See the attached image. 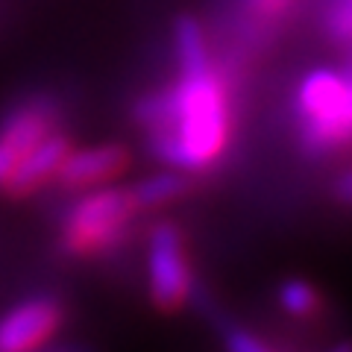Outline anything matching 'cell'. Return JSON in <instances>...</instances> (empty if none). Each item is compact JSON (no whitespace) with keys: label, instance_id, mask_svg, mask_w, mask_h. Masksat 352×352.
<instances>
[{"label":"cell","instance_id":"7c38bea8","mask_svg":"<svg viewBox=\"0 0 352 352\" xmlns=\"http://www.w3.org/2000/svg\"><path fill=\"white\" fill-rule=\"evenodd\" d=\"M326 30L338 41H352V0H332L326 12Z\"/></svg>","mask_w":352,"mask_h":352},{"label":"cell","instance_id":"9a60e30c","mask_svg":"<svg viewBox=\"0 0 352 352\" xmlns=\"http://www.w3.org/2000/svg\"><path fill=\"white\" fill-rule=\"evenodd\" d=\"M326 352H352V338H344V340H338V344H332Z\"/></svg>","mask_w":352,"mask_h":352},{"label":"cell","instance_id":"5b68a950","mask_svg":"<svg viewBox=\"0 0 352 352\" xmlns=\"http://www.w3.org/2000/svg\"><path fill=\"white\" fill-rule=\"evenodd\" d=\"M68 323V305L53 294L27 296L0 317V352H41Z\"/></svg>","mask_w":352,"mask_h":352},{"label":"cell","instance_id":"4fadbf2b","mask_svg":"<svg viewBox=\"0 0 352 352\" xmlns=\"http://www.w3.org/2000/svg\"><path fill=\"white\" fill-rule=\"evenodd\" d=\"M294 3L296 0H241L244 15L250 21H258V24H273V21H279Z\"/></svg>","mask_w":352,"mask_h":352},{"label":"cell","instance_id":"8fae6325","mask_svg":"<svg viewBox=\"0 0 352 352\" xmlns=\"http://www.w3.org/2000/svg\"><path fill=\"white\" fill-rule=\"evenodd\" d=\"M223 349L226 352H279L267 344L261 335H256L247 326H226L223 329Z\"/></svg>","mask_w":352,"mask_h":352},{"label":"cell","instance_id":"9c48e42d","mask_svg":"<svg viewBox=\"0 0 352 352\" xmlns=\"http://www.w3.org/2000/svg\"><path fill=\"white\" fill-rule=\"evenodd\" d=\"M276 305L291 320H317L326 311V296L311 279L305 276H288L276 288Z\"/></svg>","mask_w":352,"mask_h":352},{"label":"cell","instance_id":"52a82bcc","mask_svg":"<svg viewBox=\"0 0 352 352\" xmlns=\"http://www.w3.org/2000/svg\"><path fill=\"white\" fill-rule=\"evenodd\" d=\"M126 168H129V153L120 144H97V147L71 150L62 162L56 179L68 191H88L109 185Z\"/></svg>","mask_w":352,"mask_h":352},{"label":"cell","instance_id":"3957f363","mask_svg":"<svg viewBox=\"0 0 352 352\" xmlns=\"http://www.w3.org/2000/svg\"><path fill=\"white\" fill-rule=\"evenodd\" d=\"M302 147L314 156L352 141V71L314 68L296 88Z\"/></svg>","mask_w":352,"mask_h":352},{"label":"cell","instance_id":"6da1fadb","mask_svg":"<svg viewBox=\"0 0 352 352\" xmlns=\"http://www.w3.org/2000/svg\"><path fill=\"white\" fill-rule=\"evenodd\" d=\"M138 124L150 153L176 170H206L223 156L232 135V103L214 65L179 68L176 82L141 97Z\"/></svg>","mask_w":352,"mask_h":352},{"label":"cell","instance_id":"277c9868","mask_svg":"<svg viewBox=\"0 0 352 352\" xmlns=\"http://www.w3.org/2000/svg\"><path fill=\"white\" fill-rule=\"evenodd\" d=\"M194 270L185 250V238L176 223H156L147 238V294L153 308L176 314L194 300Z\"/></svg>","mask_w":352,"mask_h":352},{"label":"cell","instance_id":"30bf717a","mask_svg":"<svg viewBox=\"0 0 352 352\" xmlns=\"http://www.w3.org/2000/svg\"><path fill=\"white\" fill-rule=\"evenodd\" d=\"M135 200L141 206V212H153V208H164L176 203L179 197L188 194V176L185 170H176V168H168V170H159V173H150L144 176L141 182L129 185Z\"/></svg>","mask_w":352,"mask_h":352},{"label":"cell","instance_id":"ba28073f","mask_svg":"<svg viewBox=\"0 0 352 352\" xmlns=\"http://www.w3.org/2000/svg\"><path fill=\"white\" fill-rule=\"evenodd\" d=\"M68 153H71L68 135H62V132H56V129L47 132L38 144H32L24 153V159L15 164V170L9 173L3 188L12 197L36 194L47 179H56V173H59V168H62V162H65Z\"/></svg>","mask_w":352,"mask_h":352},{"label":"cell","instance_id":"7a4b0ae2","mask_svg":"<svg viewBox=\"0 0 352 352\" xmlns=\"http://www.w3.org/2000/svg\"><path fill=\"white\" fill-rule=\"evenodd\" d=\"M141 214L132 188H88L62 217V250L74 258H91L115 250Z\"/></svg>","mask_w":352,"mask_h":352},{"label":"cell","instance_id":"5bb4252c","mask_svg":"<svg viewBox=\"0 0 352 352\" xmlns=\"http://www.w3.org/2000/svg\"><path fill=\"white\" fill-rule=\"evenodd\" d=\"M338 197H340L344 203H349V206H352V170H349V173H344V176L338 179Z\"/></svg>","mask_w":352,"mask_h":352},{"label":"cell","instance_id":"8992f818","mask_svg":"<svg viewBox=\"0 0 352 352\" xmlns=\"http://www.w3.org/2000/svg\"><path fill=\"white\" fill-rule=\"evenodd\" d=\"M56 118L59 109L50 97H32L27 103H18L3 118L0 124V188L6 185L15 164L24 159V153L56 129Z\"/></svg>","mask_w":352,"mask_h":352}]
</instances>
